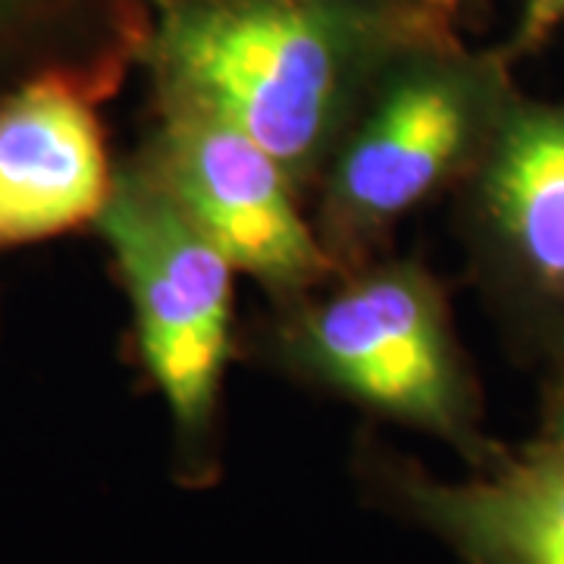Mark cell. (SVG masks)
Wrapping results in <instances>:
<instances>
[{
    "mask_svg": "<svg viewBox=\"0 0 564 564\" xmlns=\"http://www.w3.org/2000/svg\"><path fill=\"white\" fill-rule=\"evenodd\" d=\"M158 122L141 158L223 258L282 304L302 302L339 280L302 195L236 122L185 98L154 95Z\"/></svg>",
    "mask_w": 564,
    "mask_h": 564,
    "instance_id": "5b68a950",
    "label": "cell"
},
{
    "mask_svg": "<svg viewBox=\"0 0 564 564\" xmlns=\"http://www.w3.org/2000/svg\"><path fill=\"white\" fill-rule=\"evenodd\" d=\"M511 63L505 47H467L458 29H433L392 61L317 185L314 229L339 273L373 261L395 223L470 176L521 95Z\"/></svg>",
    "mask_w": 564,
    "mask_h": 564,
    "instance_id": "7a4b0ae2",
    "label": "cell"
},
{
    "mask_svg": "<svg viewBox=\"0 0 564 564\" xmlns=\"http://www.w3.org/2000/svg\"><path fill=\"white\" fill-rule=\"evenodd\" d=\"M95 229L117 263L141 364L173 423L180 477L207 486L220 464L236 267L188 220L141 151L117 166Z\"/></svg>",
    "mask_w": 564,
    "mask_h": 564,
    "instance_id": "277c9868",
    "label": "cell"
},
{
    "mask_svg": "<svg viewBox=\"0 0 564 564\" xmlns=\"http://www.w3.org/2000/svg\"><path fill=\"white\" fill-rule=\"evenodd\" d=\"M455 22L380 0H154L141 47L154 95L236 122L299 195L414 39Z\"/></svg>",
    "mask_w": 564,
    "mask_h": 564,
    "instance_id": "6da1fadb",
    "label": "cell"
},
{
    "mask_svg": "<svg viewBox=\"0 0 564 564\" xmlns=\"http://www.w3.org/2000/svg\"><path fill=\"white\" fill-rule=\"evenodd\" d=\"M154 0H0V98L25 79L69 73L104 101L141 63Z\"/></svg>",
    "mask_w": 564,
    "mask_h": 564,
    "instance_id": "9c48e42d",
    "label": "cell"
},
{
    "mask_svg": "<svg viewBox=\"0 0 564 564\" xmlns=\"http://www.w3.org/2000/svg\"><path fill=\"white\" fill-rule=\"evenodd\" d=\"M276 361L364 411L452 445L474 470L502 458L443 282L421 261H367L289 304Z\"/></svg>",
    "mask_w": 564,
    "mask_h": 564,
    "instance_id": "3957f363",
    "label": "cell"
},
{
    "mask_svg": "<svg viewBox=\"0 0 564 564\" xmlns=\"http://www.w3.org/2000/svg\"><path fill=\"white\" fill-rule=\"evenodd\" d=\"M392 508L462 564H564V443L536 436L467 480H436L399 458L370 462Z\"/></svg>",
    "mask_w": 564,
    "mask_h": 564,
    "instance_id": "ba28073f",
    "label": "cell"
},
{
    "mask_svg": "<svg viewBox=\"0 0 564 564\" xmlns=\"http://www.w3.org/2000/svg\"><path fill=\"white\" fill-rule=\"evenodd\" d=\"M389 7H399V10H411V13H426V17H436V20H448L458 25L462 20L464 7L470 0H380Z\"/></svg>",
    "mask_w": 564,
    "mask_h": 564,
    "instance_id": "7c38bea8",
    "label": "cell"
},
{
    "mask_svg": "<svg viewBox=\"0 0 564 564\" xmlns=\"http://www.w3.org/2000/svg\"><path fill=\"white\" fill-rule=\"evenodd\" d=\"M540 436H545V440H562L564 443V377H555L552 386H549Z\"/></svg>",
    "mask_w": 564,
    "mask_h": 564,
    "instance_id": "8fae6325",
    "label": "cell"
},
{
    "mask_svg": "<svg viewBox=\"0 0 564 564\" xmlns=\"http://www.w3.org/2000/svg\"><path fill=\"white\" fill-rule=\"evenodd\" d=\"M555 377H564V351H562V364H558V373Z\"/></svg>",
    "mask_w": 564,
    "mask_h": 564,
    "instance_id": "4fadbf2b",
    "label": "cell"
},
{
    "mask_svg": "<svg viewBox=\"0 0 564 564\" xmlns=\"http://www.w3.org/2000/svg\"><path fill=\"white\" fill-rule=\"evenodd\" d=\"M79 76L44 73L0 98V248L95 226L117 166L98 104Z\"/></svg>",
    "mask_w": 564,
    "mask_h": 564,
    "instance_id": "52a82bcc",
    "label": "cell"
},
{
    "mask_svg": "<svg viewBox=\"0 0 564 564\" xmlns=\"http://www.w3.org/2000/svg\"><path fill=\"white\" fill-rule=\"evenodd\" d=\"M462 192L484 285L527 336L564 351V101L521 91Z\"/></svg>",
    "mask_w": 564,
    "mask_h": 564,
    "instance_id": "8992f818",
    "label": "cell"
},
{
    "mask_svg": "<svg viewBox=\"0 0 564 564\" xmlns=\"http://www.w3.org/2000/svg\"><path fill=\"white\" fill-rule=\"evenodd\" d=\"M564 25V0H521V17L505 54L511 61L530 57Z\"/></svg>",
    "mask_w": 564,
    "mask_h": 564,
    "instance_id": "30bf717a",
    "label": "cell"
}]
</instances>
